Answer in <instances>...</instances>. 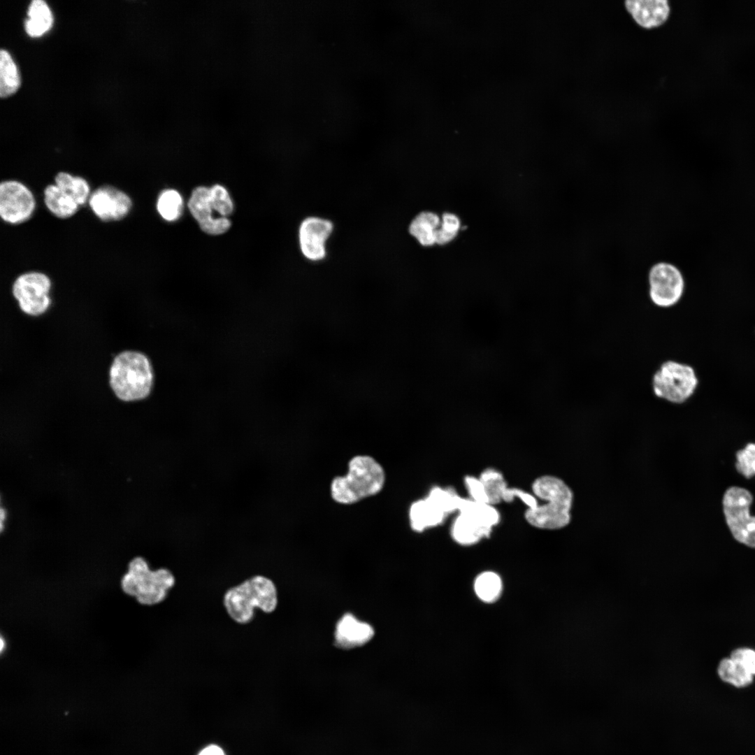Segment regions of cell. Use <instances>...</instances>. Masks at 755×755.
Wrapping results in <instances>:
<instances>
[{"label": "cell", "instance_id": "obj_2", "mask_svg": "<svg viewBox=\"0 0 755 755\" xmlns=\"http://www.w3.org/2000/svg\"><path fill=\"white\" fill-rule=\"evenodd\" d=\"M153 384V368L145 354L125 350L114 357L109 369V385L118 400L142 401L150 395Z\"/></svg>", "mask_w": 755, "mask_h": 755}, {"label": "cell", "instance_id": "obj_19", "mask_svg": "<svg viewBox=\"0 0 755 755\" xmlns=\"http://www.w3.org/2000/svg\"><path fill=\"white\" fill-rule=\"evenodd\" d=\"M44 202L48 210L55 217L66 219L72 217L80 206L55 184L46 186Z\"/></svg>", "mask_w": 755, "mask_h": 755}, {"label": "cell", "instance_id": "obj_17", "mask_svg": "<svg viewBox=\"0 0 755 755\" xmlns=\"http://www.w3.org/2000/svg\"><path fill=\"white\" fill-rule=\"evenodd\" d=\"M408 516L411 528L418 533L441 525L448 517L428 496L411 504Z\"/></svg>", "mask_w": 755, "mask_h": 755}, {"label": "cell", "instance_id": "obj_15", "mask_svg": "<svg viewBox=\"0 0 755 755\" xmlns=\"http://www.w3.org/2000/svg\"><path fill=\"white\" fill-rule=\"evenodd\" d=\"M456 514L450 526V535L457 544L470 546L491 535L494 528L481 520L466 513Z\"/></svg>", "mask_w": 755, "mask_h": 755}, {"label": "cell", "instance_id": "obj_6", "mask_svg": "<svg viewBox=\"0 0 755 755\" xmlns=\"http://www.w3.org/2000/svg\"><path fill=\"white\" fill-rule=\"evenodd\" d=\"M698 378L695 369L673 359L663 361L652 376L654 396L673 404H682L696 392Z\"/></svg>", "mask_w": 755, "mask_h": 755}, {"label": "cell", "instance_id": "obj_16", "mask_svg": "<svg viewBox=\"0 0 755 755\" xmlns=\"http://www.w3.org/2000/svg\"><path fill=\"white\" fill-rule=\"evenodd\" d=\"M373 635L374 630L370 624L357 619L351 614H346L336 625V644L343 649H351L364 645Z\"/></svg>", "mask_w": 755, "mask_h": 755}, {"label": "cell", "instance_id": "obj_29", "mask_svg": "<svg viewBox=\"0 0 755 755\" xmlns=\"http://www.w3.org/2000/svg\"><path fill=\"white\" fill-rule=\"evenodd\" d=\"M459 220L455 215L443 214L441 226L436 230V243L444 245L453 240L459 231Z\"/></svg>", "mask_w": 755, "mask_h": 755}, {"label": "cell", "instance_id": "obj_14", "mask_svg": "<svg viewBox=\"0 0 755 755\" xmlns=\"http://www.w3.org/2000/svg\"><path fill=\"white\" fill-rule=\"evenodd\" d=\"M624 3L635 22L645 29L662 25L670 12L667 0H628Z\"/></svg>", "mask_w": 755, "mask_h": 755}, {"label": "cell", "instance_id": "obj_5", "mask_svg": "<svg viewBox=\"0 0 755 755\" xmlns=\"http://www.w3.org/2000/svg\"><path fill=\"white\" fill-rule=\"evenodd\" d=\"M175 583L171 571L164 568L152 570L144 559L136 557L129 564L128 571L122 580V587L140 603L152 605L166 599Z\"/></svg>", "mask_w": 755, "mask_h": 755}, {"label": "cell", "instance_id": "obj_4", "mask_svg": "<svg viewBox=\"0 0 755 755\" xmlns=\"http://www.w3.org/2000/svg\"><path fill=\"white\" fill-rule=\"evenodd\" d=\"M278 605V591L269 578L256 575L229 589L224 596V606L236 623L246 624L254 616L255 608L265 613L273 612Z\"/></svg>", "mask_w": 755, "mask_h": 755}, {"label": "cell", "instance_id": "obj_30", "mask_svg": "<svg viewBox=\"0 0 755 755\" xmlns=\"http://www.w3.org/2000/svg\"><path fill=\"white\" fill-rule=\"evenodd\" d=\"M463 483L468 498L476 502L490 504L487 489L479 477L470 475H466Z\"/></svg>", "mask_w": 755, "mask_h": 755}, {"label": "cell", "instance_id": "obj_28", "mask_svg": "<svg viewBox=\"0 0 755 755\" xmlns=\"http://www.w3.org/2000/svg\"><path fill=\"white\" fill-rule=\"evenodd\" d=\"M210 197L215 212L219 213L221 217H226L232 213L233 202L224 187L215 185L210 188Z\"/></svg>", "mask_w": 755, "mask_h": 755}, {"label": "cell", "instance_id": "obj_11", "mask_svg": "<svg viewBox=\"0 0 755 755\" xmlns=\"http://www.w3.org/2000/svg\"><path fill=\"white\" fill-rule=\"evenodd\" d=\"M334 230L333 222L327 218L310 215L299 227V245L303 256L310 262L323 261L327 254L326 243Z\"/></svg>", "mask_w": 755, "mask_h": 755}, {"label": "cell", "instance_id": "obj_1", "mask_svg": "<svg viewBox=\"0 0 755 755\" xmlns=\"http://www.w3.org/2000/svg\"><path fill=\"white\" fill-rule=\"evenodd\" d=\"M531 492L538 500L533 509H526L524 517L531 526L554 531L566 527L571 522L574 494L559 477L545 475L535 478Z\"/></svg>", "mask_w": 755, "mask_h": 755}, {"label": "cell", "instance_id": "obj_24", "mask_svg": "<svg viewBox=\"0 0 755 755\" xmlns=\"http://www.w3.org/2000/svg\"><path fill=\"white\" fill-rule=\"evenodd\" d=\"M474 589L480 600L486 603L494 602L501 594L502 589L501 580L494 572H484L475 579Z\"/></svg>", "mask_w": 755, "mask_h": 755}, {"label": "cell", "instance_id": "obj_32", "mask_svg": "<svg viewBox=\"0 0 755 755\" xmlns=\"http://www.w3.org/2000/svg\"><path fill=\"white\" fill-rule=\"evenodd\" d=\"M198 755H225L224 751L217 745H211L203 749Z\"/></svg>", "mask_w": 755, "mask_h": 755}, {"label": "cell", "instance_id": "obj_27", "mask_svg": "<svg viewBox=\"0 0 755 755\" xmlns=\"http://www.w3.org/2000/svg\"><path fill=\"white\" fill-rule=\"evenodd\" d=\"M737 471L749 479L755 475V443H748L736 453Z\"/></svg>", "mask_w": 755, "mask_h": 755}, {"label": "cell", "instance_id": "obj_8", "mask_svg": "<svg viewBox=\"0 0 755 755\" xmlns=\"http://www.w3.org/2000/svg\"><path fill=\"white\" fill-rule=\"evenodd\" d=\"M52 288V280L47 274L32 271L17 275L12 282L10 292L24 314L38 317L51 305Z\"/></svg>", "mask_w": 755, "mask_h": 755}, {"label": "cell", "instance_id": "obj_20", "mask_svg": "<svg viewBox=\"0 0 755 755\" xmlns=\"http://www.w3.org/2000/svg\"><path fill=\"white\" fill-rule=\"evenodd\" d=\"M29 18L25 30L31 37H39L47 32L53 23V16L48 4L42 0H34L28 8Z\"/></svg>", "mask_w": 755, "mask_h": 755}, {"label": "cell", "instance_id": "obj_31", "mask_svg": "<svg viewBox=\"0 0 755 755\" xmlns=\"http://www.w3.org/2000/svg\"><path fill=\"white\" fill-rule=\"evenodd\" d=\"M730 658L755 676V651L754 649L745 647L736 649L731 653Z\"/></svg>", "mask_w": 755, "mask_h": 755}, {"label": "cell", "instance_id": "obj_23", "mask_svg": "<svg viewBox=\"0 0 755 755\" xmlns=\"http://www.w3.org/2000/svg\"><path fill=\"white\" fill-rule=\"evenodd\" d=\"M717 673L722 681L738 688L747 686L754 677L731 658H726L720 661Z\"/></svg>", "mask_w": 755, "mask_h": 755}, {"label": "cell", "instance_id": "obj_10", "mask_svg": "<svg viewBox=\"0 0 755 755\" xmlns=\"http://www.w3.org/2000/svg\"><path fill=\"white\" fill-rule=\"evenodd\" d=\"M36 208L31 191L16 180H6L0 184V215L6 223L22 224L28 220Z\"/></svg>", "mask_w": 755, "mask_h": 755}, {"label": "cell", "instance_id": "obj_12", "mask_svg": "<svg viewBox=\"0 0 755 755\" xmlns=\"http://www.w3.org/2000/svg\"><path fill=\"white\" fill-rule=\"evenodd\" d=\"M89 206L94 214L105 222L118 221L128 215L132 201L129 196L115 187L101 186L90 194Z\"/></svg>", "mask_w": 755, "mask_h": 755}, {"label": "cell", "instance_id": "obj_13", "mask_svg": "<svg viewBox=\"0 0 755 755\" xmlns=\"http://www.w3.org/2000/svg\"><path fill=\"white\" fill-rule=\"evenodd\" d=\"M188 208L206 233L218 235L226 232L231 226L230 221L224 217L213 215L214 209L210 197V188L198 187L192 193Z\"/></svg>", "mask_w": 755, "mask_h": 755}, {"label": "cell", "instance_id": "obj_22", "mask_svg": "<svg viewBox=\"0 0 755 755\" xmlns=\"http://www.w3.org/2000/svg\"><path fill=\"white\" fill-rule=\"evenodd\" d=\"M17 67L7 50L0 52V95L6 98L17 92L20 86Z\"/></svg>", "mask_w": 755, "mask_h": 755}, {"label": "cell", "instance_id": "obj_18", "mask_svg": "<svg viewBox=\"0 0 755 755\" xmlns=\"http://www.w3.org/2000/svg\"><path fill=\"white\" fill-rule=\"evenodd\" d=\"M440 224V218L436 213L421 212L410 222L408 232L421 245L431 246L436 243V233Z\"/></svg>", "mask_w": 755, "mask_h": 755}, {"label": "cell", "instance_id": "obj_26", "mask_svg": "<svg viewBox=\"0 0 755 755\" xmlns=\"http://www.w3.org/2000/svg\"><path fill=\"white\" fill-rule=\"evenodd\" d=\"M479 477L487 489L490 504L496 506L501 503L500 492L507 483L503 473L496 468H487L481 472Z\"/></svg>", "mask_w": 755, "mask_h": 755}, {"label": "cell", "instance_id": "obj_25", "mask_svg": "<svg viewBox=\"0 0 755 755\" xmlns=\"http://www.w3.org/2000/svg\"><path fill=\"white\" fill-rule=\"evenodd\" d=\"M157 209L161 217L166 221L178 220L182 210V199L174 189H165L159 196Z\"/></svg>", "mask_w": 755, "mask_h": 755}, {"label": "cell", "instance_id": "obj_3", "mask_svg": "<svg viewBox=\"0 0 755 755\" xmlns=\"http://www.w3.org/2000/svg\"><path fill=\"white\" fill-rule=\"evenodd\" d=\"M385 482L382 466L372 456L357 455L348 463V472L331 483L332 498L340 504H353L381 491Z\"/></svg>", "mask_w": 755, "mask_h": 755}, {"label": "cell", "instance_id": "obj_7", "mask_svg": "<svg viewBox=\"0 0 755 755\" xmlns=\"http://www.w3.org/2000/svg\"><path fill=\"white\" fill-rule=\"evenodd\" d=\"M649 300L656 307L668 309L675 306L685 292V280L674 264L660 261L652 264L647 274Z\"/></svg>", "mask_w": 755, "mask_h": 755}, {"label": "cell", "instance_id": "obj_21", "mask_svg": "<svg viewBox=\"0 0 755 755\" xmlns=\"http://www.w3.org/2000/svg\"><path fill=\"white\" fill-rule=\"evenodd\" d=\"M55 184L80 206L88 202L92 192L89 183L84 178L62 171L56 175Z\"/></svg>", "mask_w": 755, "mask_h": 755}, {"label": "cell", "instance_id": "obj_9", "mask_svg": "<svg viewBox=\"0 0 755 755\" xmlns=\"http://www.w3.org/2000/svg\"><path fill=\"white\" fill-rule=\"evenodd\" d=\"M753 496L742 487L728 488L723 497V509L727 525L740 543L755 548V517L751 516L749 507Z\"/></svg>", "mask_w": 755, "mask_h": 755}]
</instances>
